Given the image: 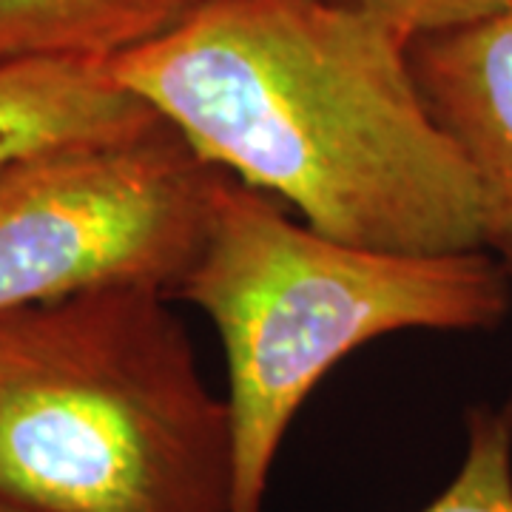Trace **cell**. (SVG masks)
<instances>
[{
	"label": "cell",
	"instance_id": "6da1fadb",
	"mask_svg": "<svg viewBox=\"0 0 512 512\" xmlns=\"http://www.w3.org/2000/svg\"><path fill=\"white\" fill-rule=\"evenodd\" d=\"M109 66L205 163L328 237L484 251L473 174L382 20L333 0H208Z\"/></svg>",
	"mask_w": 512,
	"mask_h": 512
},
{
	"label": "cell",
	"instance_id": "7a4b0ae2",
	"mask_svg": "<svg viewBox=\"0 0 512 512\" xmlns=\"http://www.w3.org/2000/svg\"><path fill=\"white\" fill-rule=\"evenodd\" d=\"M0 498L35 512H234L228 402L154 288L0 319Z\"/></svg>",
	"mask_w": 512,
	"mask_h": 512
},
{
	"label": "cell",
	"instance_id": "3957f363",
	"mask_svg": "<svg viewBox=\"0 0 512 512\" xmlns=\"http://www.w3.org/2000/svg\"><path fill=\"white\" fill-rule=\"evenodd\" d=\"M171 299L217 328L234 512H265L279 447L333 367L402 330L495 328L510 311L512 276L487 251L396 254L333 239L222 171L200 251Z\"/></svg>",
	"mask_w": 512,
	"mask_h": 512
},
{
	"label": "cell",
	"instance_id": "277c9868",
	"mask_svg": "<svg viewBox=\"0 0 512 512\" xmlns=\"http://www.w3.org/2000/svg\"><path fill=\"white\" fill-rule=\"evenodd\" d=\"M220 174L165 120L9 165L0 174V319L109 288L171 299L200 251Z\"/></svg>",
	"mask_w": 512,
	"mask_h": 512
},
{
	"label": "cell",
	"instance_id": "5b68a950",
	"mask_svg": "<svg viewBox=\"0 0 512 512\" xmlns=\"http://www.w3.org/2000/svg\"><path fill=\"white\" fill-rule=\"evenodd\" d=\"M410 66L473 174L484 251L512 268V12L410 40Z\"/></svg>",
	"mask_w": 512,
	"mask_h": 512
},
{
	"label": "cell",
	"instance_id": "8992f818",
	"mask_svg": "<svg viewBox=\"0 0 512 512\" xmlns=\"http://www.w3.org/2000/svg\"><path fill=\"white\" fill-rule=\"evenodd\" d=\"M160 123L103 60H0V174L40 151L123 140Z\"/></svg>",
	"mask_w": 512,
	"mask_h": 512
},
{
	"label": "cell",
	"instance_id": "52a82bcc",
	"mask_svg": "<svg viewBox=\"0 0 512 512\" xmlns=\"http://www.w3.org/2000/svg\"><path fill=\"white\" fill-rule=\"evenodd\" d=\"M208 0H0V60L137 52L183 26Z\"/></svg>",
	"mask_w": 512,
	"mask_h": 512
},
{
	"label": "cell",
	"instance_id": "ba28073f",
	"mask_svg": "<svg viewBox=\"0 0 512 512\" xmlns=\"http://www.w3.org/2000/svg\"><path fill=\"white\" fill-rule=\"evenodd\" d=\"M421 512H512V396L467 413V450L456 478Z\"/></svg>",
	"mask_w": 512,
	"mask_h": 512
},
{
	"label": "cell",
	"instance_id": "9c48e42d",
	"mask_svg": "<svg viewBox=\"0 0 512 512\" xmlns=\"http://www.w3.org/2000/svg\"><path fill=\"white\" fill-rule=\"evenodd\" d=\"M387 23L407 40L512 12V0H333Z\"/></svg>",
	"mask_w": 512,
	"mask_h": 512
},
{
	"label": "cell",
	"instance_id": "30bf717a",
	"mask_svg": "<svg viewBox=\"0 0 512 512\" xmlns=\"http://www.w3.org/2000/svg\"><path fill=\"white\" fill-rule=\"evenodd\" d=\"M0 512H35V510L20 507V504H12V501H3V498H0Z\"/></svg>",
	"mask_w": 512,
	"mask_h": 512
},
{
	"label": "cell",
	"instance_id": "8fae6325",
	"mask_svg": "<svg viewBox=\"0 0 512 512\" xmlns=\"http://www.w3.org/2000/svg\"><path fill=\"white\" fill-rule=\"evenodd\" d=\"M507 271H510V276H512V268H507Z\"/></svg>",
	"mask_w": 512,
	"mask_h": 512
}]
</instances>
